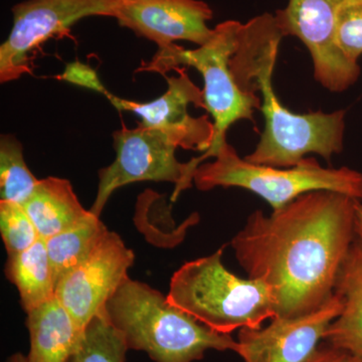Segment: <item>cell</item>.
Wrapping results in <instances>:
<instances>
[{
  "mask_svg": "<svg viewBox=\"0 0 362 362\" xmlns=\"http://www.w3.org/2000/svg\"><path fill=\"white\" fill-rule=\"evenodd\" d=\"M357 199L314 190L267 216L261 209L230 242L247 278L265 283L276 317L307 315L334 295L338 274L356 240Z\"/></svg>",
  "mask_w": 362,
  "mask_h": 362,
  "instance_id": "1",
  "label": "cell"
},
{
  "mask_svg": "<svg viewBox=\"0 0 362 362\" xmlns=\"http://www.w3.org/2000/svg\"><path fill=\"white\" fill-rule=\"evenodd\" d=\"M283 37L275 14L256 16L240 30L230 71L244 92L261 94L265 120L258 145L244 158L279 168L296 166L311 153L330 161L344 146L345 111L295 113L279 100L273 76Z\"/></svg>",
  "mask_w": 362,
  "mask_h": 362,
  "instance_id": "2",
  "label": "cell"
},
{
  "mask_svg": "<svg viewBox=\"0 0 362 362\" xmlns=\"http://www.w3.org/2000/svg\"><path fill=\"white\" fill-rule=\"evenodd\" d=\"M112 323L123 333L128 349L142 350L156 362H194L207 350L237 354L238 341L199 322L169 303L168 298L129 277L105 306Z\"/></svg>",
  "mask_w": 362,
  "mask_h": 362,
  "instance_id": "3",
  "label": "cell"
},
{
  "mask_svg": "<svg viewBox=\"0 0 362 362\" xmlns=\"http://www.w3.org/2000/svg\"><path fill=\"white\" fill-rule=\"evenodd\" d=\"M223 247L183 264L171 278L168 301L221 334L243 328L258 329L276 317L265 283L242 279L223 266Z\"/></svg>",
  "mask_w": 362,
  "mask_h": 362,
  "instance_id": "4",
  "label": "cell"
},
{
  "mask_svg": "<svg viewBox=\"0 0 362 362\" xmlns=\"http://www.w3.org/2000/svg\"><path fill=\"white\" fill-rule=\"evenodd\" d=\"M243 23L226 21L214 28L211 39L197 49H185L178 45L157 49L149 63L140 68L143 71L165 74L180 66H188L201 73L204 80V107L213 117L214 135L211 148L187 163V178L192 181L199 164L213 157L226 141V131L240 120L254 123L255 111L261 107L257 94L244 92L235 82L230 62L237 49L238 37Z\"/></svg>",
  "mask_w": 362,
  "mask_h": 362,
  "instance_id": "5",
  "label": "cell"
},
{
  "mask_svg": "<svg viewBox=\"0 0 362 362\" xmlns=\"http://www.w3.org/2000/svg\"><path fill=\"white\" fill-rule=\"evenodd\" d=\"M214 161L199 164L194 173L197 189L240 187L259 195L277 211L307 192L330 190L362 201V173L349 168H323L314 157H306L289 168L255 164L242 158L225 141L214 152Z\"/></svg>",
  "mask_w": 362,
  "mask_h": 362,
  "instance_id": "6",
  "label": "cell"
},
{
  "mask_svg": "<svg viewBox=\"0 0 362 362\" xmlns=\"http://www.w3.org/2000/svg\"><path fill=\"white\" fill-rule=\"evenodd\" d=\"M122 0H25L16 4L13 28L0 45V82L18 80L32 73L30 52L61 35L83 18H115Z\"/></svg>",
  "mask_w": 362,
  "mask_h": 362,
  "instance_id": "7",
  "label": "cell"
},
{
  "mask_svg": "<svg viewBox=\"0 0 362 362\" xmlns=\"http://www.w3.org/2000/svg\"><path fill=\"white\" fill-rule=\"evenodd\" d=\"M115 160L100 169L99 185L90 211L101 216L107 202L118 188L138 181H168L175 185L170 202L185 190L187 163L176 158L177 146L161 131L138 125L123 127L113 134Z\"/></svg>",
  "mask_w": 362,
  "mask_h": 362,
  "instance_id": "8",
  "label": "cell"
},
{
  "mask_svg": "<svg viewBox=\"0 0 362 362\" xmlns=\"http://www.w3.org/2000/svg\"><path fill=\"white\" fill-rule=\"evenodd\" d=\"M341 0H289L276 11L284 37H296L308 49L314 78L330 92H343L361 76L358 63L350 61L337 42V13Z\"/></svg>",
  "mask_w": 362,
  "mask_h": 362,
  "instance_id": "9",
  "label": "cell"
},
{
  "mask_svg": "<svg viewBox=\"0 0 362 362\" xmlns=\"http://www.w3.org/2000/svg\"><path fill=\"white\" fill-rule=\"evenodd\" d=\"M134 252L118 233L108 230L92 252L56 287V298L83 332L93 317L105 310L112 295L128 278Z\"/></svg>",
  "mask_w": 362,
  "mask_h": 362,
  "instance_id": "10",
  "label": "cell"
},
{
  "mask_svg": "<svg viewBox=\"0 0 362 362\" xmlns=\"http://www.w3.org/2000/svg\"><path fill=\"white\" fill-rule=\"evenodd\" d=\"M168 89L150 102L122 99L109 93L106 98L119 111L134 113L141 119L140 126L161 131L176 146L206 152L213 143L214 128L207 116L197 118L188 112L189 105L204 107V94L187 73L166 77Z\"/></svg>",
  "mask_w": 362,
  "mask_h": 362,
  "instance_id": "11",
  "label": "cell"
},
{
  "mask_svg": "<svg viewBox=\"0 0 362 362\" xmlns=\"http://www.w3.org/2000/svg\"><path fill=\"white\" fill-rule=\"evenodd\" d=\"M341 310V298L334 293L327 303L307 315L275 317L266 327L243 328L237 354L244 362H308Z\"/></svg>",
  "mask_w": 362,
  "mask_h": 362,
  "instance_id": "12",
  "label": "cell"
},
{
  "mask_svg": "<svg viewBox=\"0 0 362 362\" xmlns=\"http://www.w3.org/2000/svg\"><path fill=\"white\" fill-rule=\"evenodd\" d=\"M214 13L202 0H122L115 20L158 49L185 40L197 47L211 39Z\"/></svg>",
  "mask_w": 362,
  "mask_h": 362,
  "instance_id": "13",
  "label": "cell"
},
{
  "mask_svg": "<svg viewBox=\"0 0 362 362\" xmlns=\"http://www.w3.org/2000/svg\"><path fill=\"white\" fill-rule=\"evenodd\" d=\"M342 310L330 324L324 340L335 349L362 357V240L356 238L335 284Z\"/></svg>",
  "mask_w": 362,
  "mask_h": 362,
  "instance_id": "14",
  "label": "cell"
},
{
  "mask_svg": "<svg viewBox=\"0 0 362 362\" xmlns=\"http://www.w3.org/2000/svg\"><path fill=\"white\" fill-rule=\"evenodd\" d=\"M23 207L44 240L74 228L92 214L81 204L70 180L56 176L40 180Z\"/></svg>",
  "mask_w": 362,
  "mask_h": 362,
  "instance_id": "15",
  "label": "cell"
},
{
  "mask_svg": "<svg viewBox=\"0 0 362 362\" xmlns=\"http://www.w3.org/2000/svg\"><path fill=\"white\" fill-rule=\"evenodd\" d=\"M30 350L28 362H66L81 332L57 298L28 312Z\"/></svg>",
  "mask_w": 362,
  "mask_h": 362,
  "instance_id": "16",
  "label": "cell"
},
{
  "mask_svg": "<svg viewBox=\"0 0 362 362\" xmlns=\"http://www.w3.org/2000/svg\"><path fill=\"white\" fill-rule=\"evenodd\" d=\"M6 275L18 288L26 313L56 298V282L42 238L26 251L8 256Z\"/></svg>",
  "mask_w": 362,
  "mask_h": 362,
  "instance_id": "17",
  "label": "cell"
},
{
  "mask_svg": "<svg viewBox=\"0 0 362 362\" xmlns=\"http://www.w3.org/2000/svg\"><path fill=\"white\" fill-rule=\"evenodd\" d=\"M107 232L103 221L92 213L74 228L45 240L56 286L92 252Z\"/></svg>",
  "mask_w": 362,
  "mask_h": 362,
  "instance_id": "18",
  "label": "cell"
},
{
  "mask_svg": "<svg viewBox=\"0 0 362 362\" xmlns=\"http://www.w3.org/2000/svg\"><path fill=\"white\" fill-rule=\"evenodd\" d=\"M128 349L123 333L104 310L86 326L66 362H125Z\"/></svg>",
  "mask_w": 362,
  "mask_h": 362,
  "instance_id": "19",
  "label": "cell"
},
{
  "mask_svg": "<svg viewBox=\"0 0 362 362\" xmlns=\"http://www.w3.org/2000/svg\"><path fill=\"white\" fill-rule=\"evenodd\" d=\"M39 182L26 165L21 143L13 135H1L0 202L23 206L32 197Z\"/></svg>",
  "mask_w": 362,
  "mask_h": 362,
  "instance_id": "20",
  "label": "cell"
},
{
  "mask_svg": "<svg viewBox=\"0 0 362 362\" xmlns=\"http://www.w3.org/2000/svg\"><path fill=\"white\" fill-rule=\"evenodd\" d=\"M0 232L8 256L26 251L40 239L25 209L14 202H0Z\"/></svg>",
  "mask_w": 362,
  "mask_h": 362,
  "instance_id": "21",
  "label": "cell"
},
{
  "mask_svg": "<svg viewBox=\"0 0 362 362\" xmlns=\"http://www.w3.org/2000/svg\"><path fill=\"white\" fill-rule=\"evenodd\" d=\"M337 42L354 63L362 56V0H341L337 13Z\"/></svg>",
  "mask_w": 362,
  "mask_h": 362,
  "instance_id": "22",
  "label": "cell"
},
{
  "mask_svg": "<svg viewBox=\"0 0 362 362\" xmlns=\"http://www.w3.org/2000/svg\"><path fill=\"white\" fill-rule=\"evenodd\" d=\"M61 78L71 83V84L95 90V92L104 95L105 97L110 93L98 77L96 71L93 70L90 66L80 63V62L69 64L63 75L61 76Z\"/></svg>",
  "mask_w": 362,
  "mask_h": 362,
  "instance_id": "23",
  "label": "cell"
},
{
  "mask_svg": "<svg viewBox=\"0 0 362 362\" xmlns=\"http://www.w3.org/2000/svg\"><path fill=\"white\" fill-rule=\"evenodd\" d=\"M308 362H362V357L328 345L320 347Z\"/></svg>",
  "mask_w": 362,
  "mask_h": 362,
  "instance_id": "24",
  "label": "cell"
},
{
  "mask_svg": "<svg viewBox=\"0 0 362 362\" xmlns=\"http://www.w3.org/2000/svg\"><path fill=\"white\" fill-rule=\"evenodd\" d=\"M356 237L362 240V202H357L356 213Z\"/></svg>",
  "mask_w": 362,
  "mask_h": 362,
  "instance_id": "25",
  "label": "cell"
},
{
  "mask_svg": "<svg viewBox=\"0 0 362 362\" xmlns=\"http://www.w3.org/2000/svg\"><path fill=\"white\" fill-rule=\"evenodd\" d=\"M6 362H28V359H26V356H23V354H16L9 357Z\"/></svg>",
  "mask_w": 362,
  "mask_h": 362,
  "instance_id": "26",
  "label": "cell"
}]
</instances>
